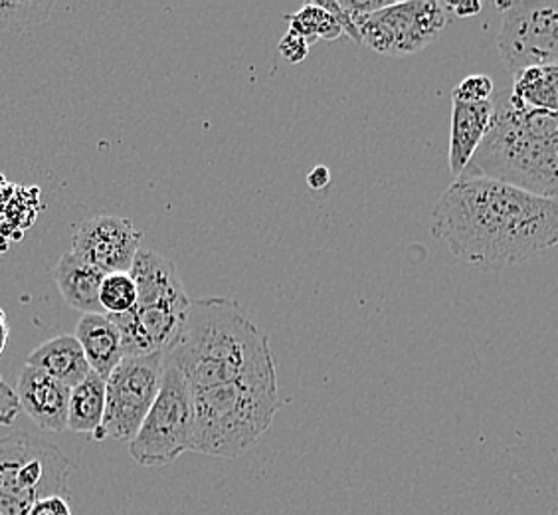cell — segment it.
<instances>
[{
  "label": "cell",
  "instance_id": "obj_25",
  "mask_svg": "<svg viewBox=\"0 0 558 515\" xmlns=\"http://www.w3.org/2000/svg\"><path fill=\"white\" fill-rule=\"evenodd\" d=\"M21 415L19 397L2 376H0V427H11Z\"/></svg>",
  "mask_w": 558,
  "mask_h": 515
},
{
  "label": "cell",
  "instance_id": "obj_11",
  "mask_svg": "<svg viewBox=\"0 0 558 515\" xmlns=\"http://www.w3.org/2000/svg\"><path fill=\"white\" fill-rule=\"evenodd\" d=\"M141 238L143 232L130 218L94 216L77 226L70 252L104 274H128L140 254Z\"/></svg>",
  "mask_w": 558,
  "mask_h": 515
},
{
  "label": "cell",
  "instance_id": "obj_18",
  "mask_svg": "<svg viewBox=\"0 0 558 515\" xmlns=\"http://www.w3.org/2000/svg\"><path fill=\"white\" fill-rule=\"evenodd\" d=\"M511 96L526 108L558 113V65H531L513 75Z\"/></svg>",
  "mask_w": 558,
  "mask_h": 515
},
{
  "label": "cell",
  "instance_id": "obj_13",
  "mask_svg": "<svg viewBox=\"0 0 558 515\" xmlns=\"http://www.w3.org/2000/svg\"><path fill=\"white\" fill-rule=\"evenodd\" d=\"M450 171L456 179L462 177L473 155L484 143L494 119V99L484 104H465L451 99Z\"/></svg>",
  "mask_w": 558,
  "mask_h": 515
},
{
  "label": "cell",
  "instance_id": "obj_9",
  "mask_svg": "<svg viewBox=\"0 0 558 515\" xmlns=\"http://www.w3.org/2000/svg\"><path fill=\"white\" fill-rule=\"evenodd\" d=\"M497 50L515 75L531 65H558V0L497 2Z\"/></svg>",
  "mask_w": 558,
  "mask_h": 515
},
{
  "label": "cell",
  "instance_id": "obj_19",
  "mask_svg": "<svg viewBox=\"0 0 558 515\" xmlns=\"http://www.w3.org/2000/svg\"><path fill=\"white\" fill-rule=\"evenodd\" d=\"M290 22L291 33L300 34L310 46L317 40H337L343 36L341 22L335 19L333 12L327 11L322 2H305L301 11L286 16Z\"/></svg>",
  "mask_w": 558,
  "mask_h": 515
},
{
  "label": "cell",
  "instance_id": "obj_2",
  "mask_svg": "<svg viewBox=\"0 0 558 515\" xmlns=\"http://www.w3.org/2000/svg\"><path fill=\"white\" fill-rule=\"evenodd\" d=\"M165 363L183 373L191 391L276 369L268 335L236 301L225 298L193 300L183 330L165 351Z\"/></svg>",
  "mask_w": 558,
  "mask_h": 515
},
{
  "label": "cell",
  "instance_id": "obj_15",
  "mask_svg": "<svg viewBox=\"0 0 558 515\" xmlns=\"http://www.w3.org/2000/svg\"><path fill=\"white\" fill-rule=\"evenodd\" d=\"M106 276L108 274L75 256L74 252H65L54 268L56 286L65 303L84 315L104 313L99 303V291Z\"/></svg>",
  "mask_w": 558,
  "mask_h": 515
},
{
  "label": "cell",
  "instance_id": "obj_7",
  "mask_svg": "<svg viewBox=\"0 0 558 515\" xmlns=\"http://www.w3.org/2000/svg\"><path fill=\"white\" fill-rule=\"evenodd\" d=\"M191 441L193 391L177 367L165 363L159 395L130 442L131 458L145 468L172 464L191 452Z\"/></svg>",
  "mask_w": 558,
  "mask_h": 515
},
{
  "label": "cell",
  "instance_id": "obj_17",
  "mask_svg": "<svg viewBox=\"0 0 558 515\" xmlns=\"http://www.w3.org/2000/svg\"><path fill=\"white\" fill-rule=\"evenodd\" d=\"M106 415V379L89 375L72 388L68 407V430L94 434L99 430Z\"/></svg>",
  "mask_w": 558,
  "mask_h": 515
},
{
  "label": "cell",
  "instance_id": "obj_4",
  "mask_svg": "<svg viewBox=\"0 0 558 515\" xmlns=\"http://www.w3.org/2000/svg\"><path fill=\"white\" fill-rule=\"evenodd\" d=\"M279 407L276 369L193 391L191 452L236 460L268 432Z\"/></svg>",
  "mask_w": 558,
  "mask_h": 515
},
{
  "label": "cell",
  "instance_id": "obj_30",
  "mask_svg": "<svg viewBox=\"0 0 558 515\" xmlns=\"http://www.w3.org/2000/svg\"><path fill=\"white\" fill-rule=\"evenodd\" d=\"M550 515H558V507H555V510H553V514Z\"/></svg>",
  "mask_w": 558,
  "mask_h": 515
},
{
  "label": "cell",
  "instance_id": "obj_21",
  "mask_svg": "<svg viewBox=\"0 0 558 515\" xmlns=\"http://www.w3.org/2000/svg\"><path fill=\"white\" fill-rule=\"evenodd\" d=\"M54 2H0V33H22L50 16Z\"/></svg>",
  "mask_w": 558,
  "mask_h": 515
},
{
  "label": "cell",
  "instance_id": "obj_24",
  "mask_svg": "<svg viewBox=\"0 0 558 515\" xmlns=\"http://www.w3.org/2000/svg\"><path fill=\"white\" fill-rule=\"evenodd\" d=\"M339 4L351 16L354 26L361 28L375 12L387 9L388 4H392V2H387V0H371V2H349V0H343Z\"/></svg>",
  "mask_w": 558,
  "mask_h": 515
},
{
  "label": "cell",
  "instance_id": "obj_22",
  "mask_svg": "<svg viewBox=\"0 0 558 515\" xmlns=\"http://www.w3.org/2000/svg\"><path fill=\"white\" fill-rule=\"evenodd\" d=\"M492 96H494L492 77L484 74H473L468 75L458 86L453 87L451 99L465 101V104H484V101H492Z\"/></svg>",
  "mask_w": 558,
  "mask_h": 515
},
{
  "label": "cell",
  "instance_id": "obj_23",
  "mask_svg": "<svg viewBox=\"0 0 558 515\" xmlns=\"http://www.w3.org/2000/svg\"><path fill=\"white\" fill-rule=\"evenodd\" d=\"M310 48L312 46L305 38H301L300 34L291 31H288V34L279 40V55L290 64H301L310 55Z\"/></svg>",
  "mask_w": 558,
  "mask_h": 515
},
{
  "label": "cell",
  "instance_id": "obj_5",
  "mask_svg": "<svg viewBox=\"0 0 558 515\" xmlns=\"http://www.w3.org/2000/svg\"><path fill=\"white\" fill-rule=\"evenodd\" d=\"M74 464L56 444L28 432L0 439V515H28L50 495L70 498Z\"/></svg>",
  "mask_w": 558,
  "mask_h": 515
},
{
  "label": "cell",
  "instance_id": "obj_6",
  "mask_svg": "<svg viewBox=\"0 0 558 515\" xmlns=\"http://www.w3.org/2000/svg\"><path fill=\"white\" fill-rule=\"evenodd\" d=\"M130 274L140 296L133 310L137 327L153 354L167 351L183 330L193 303L179 270L159 252L140 250Z\"/></svg>",
  "mask_w": 558,
  "mask_h": 515
},
{
  "label": "cell",
  "instance_id": "obj_26",
  "mask_svg": "<svg viewBox=\"0 0 558 515\" xmlns=\"http://www.w3.org/2000/svg\"><path fill=\"white\" fill-rule=\"evenodd\" d=\"M28 515H72V507L68 498L62 495H50L33 505Z\"/></svg>",
  "mask_w": 558,
  "mask_h": 515
},
{
  "label": "cell",
  "instance_id": "obj_8",
  "mask_svg": "<svg viewBox=\"0 0 558 515\" xmlns=\"http://www.w3.org/2000/svg\"><path fill=\"white\" fill-rule=\"evenodd\" d=\"M162 371L165 351L121 359L106 381V415L99 430L92 434L94 441L131 442L137 436L159 395Z\"/></svg>",
  "mask_w": 558,
  "mask_h": 515
},
{
  "label": "cell",
  "instance_id": "obj_10",
  "mask_svg": "<svg viewBox=\"0 0 558 515\" xmlns=\"http://www.w3.org/2000/svg\"><path fill=\"white\" fill-rule=\"evenodd\" d=\"M448 4L436 0L392 2L359 28L361 44L378 55H416L438 38L448 24Z\"/></svg>",
  "mask_w": 558,
  "mask_h": 515
},
{
  "label": "cell",
  "instance_id": "obj_27",
  "mask_svg": "<svg viewBox=\"0 0 558 515\" xmlns=\"http://www.w3.org/2000/svg\"><path fill=\"white\" fill-rule=\"evenodd\" d=\"M448 9L456 12V16H460V19H468V16H477L484 7H482V2H480V0H463V2L448 4Z\"/></svg>",
  "mask_w": 558,
  "mask_h": 515
},
{
  "label": "cell",
  "instance_id": "obj_29",
  "mask_svg": "<svg viewBox=\"0 0 558 515\" xmlns=\"http://www.w3.org/2000/svg\"><path fill=\"white\" fill-rule=\"evenodd\" d=\"M9 335H11V327H9V320L4 310H0V355L4 354L7 345H9Z\"/></svg>",
  "mask_w": 558,
  "mask_h": 515
},
{
  "label": "cell",
  "instance_id": "obj_3",
  "mask_svg": "<svg viewBox=\"0 0 558 515\" xmlns=\"http://www.w3.org/2000/svg\"><path fill=\"white\" fill-rule=\"evenodd\" d=\"M462 177H487L558 201V113L526 108L511 94L494 99V119Z\"/></svg>",
  "mask_w": 558,
  "mask_h": 515
},
{
  "label": "cell",
  "instance_id": "obj_16",
  "mask_svg": "<svg viewBox=\"0 0 558 515\" xmlns=\"http://www.w3.org/2000/svg\"><path fill=\"white\" fill-rule=\"evenodd\" d=\"M26 366L40 369L70 388L80 385L92 373L86 354L75 339V335H60L36 347L33 354L26 357Z\"/></svg>",
  "mask_w": 558,
  "mask_h": 515
},
{
  "label": "cell",
  "instance_id": "obj_12",
  "mask_svg": "<svg viewBox=\"0 0 558 515\" xmlns=\"http://www.w3.org/2000/svg\"><path fill=\"white\" fill-rule=\"evenodd\" d=\"M14 393L22 412H26L38 429L46 432H64L68 429V407L72 395L70 386L24 363Z\"/></svg>",
  "mask_w": 558,
  "mask_h": 515
},
{
  "label": "cell",
  "instance_id": "obj_1",
  "mask_svg": "<svg viewBox=\"0 0 558 515\" xmlns=\"http://www.w3.org/2000/svg\"><path fill=\"white\" fill-rule=\"evenodd\" d=\"M432 237L468 264L509 268L558 247V201L487 177H460L432 211Z\"/></svg>",
  "mask_w": 558,
  "mask_h": 515
},
{
  "label": "cell",
  "instance_id": "obj_28",
  "mask_svg": "<svg viewBox=\"0 0 558 515\" xmlns=\"http://www.w3.org/2000/svg\"><path fill=\"white\" fill-rule=\"evenodd\" d=\"M329 181H331V175H329V169L323 167V165H317V167L312 169L310 175H307V183H310L313 191H322V189H325V187L329 184Z\"/></svg>",
  "mask_w": 558,
  "mask_h": 515
},
{
  "label": "cell",
  "instance_id": "obj_20",
  "mask_svg": "<svg viewBox=\"0 0 558 515\" xmlns=\"http://www.w3.org/2000/svg\"><path fill=\"white\" fill-rule=\"evenodd\" d=\"M137 286L131 278L130 272L123 274H108L101 284L99 291V303L104 308V313L108 315H121V313L131 312L137 308Z\"/></svg>",
  "mask_w": 558,
  "mask_h": 515
},
{
  "label": "cell",
  "instance_id": "obj_14",
  "mask_svg": "<svg viewBox=\"0 0 558 515\" xmlns=\"http://www.w3.org/2000/svg\"><path fill=\"white\" fill-rule=\"evenodd\" d=\"M75 339L82 345L92 371L108 381L123 359L118 325L108 313H86L77 322Z\"/></svg>",
  "mask_w": 558,
  "mask_h": 515
}]
</instances>
